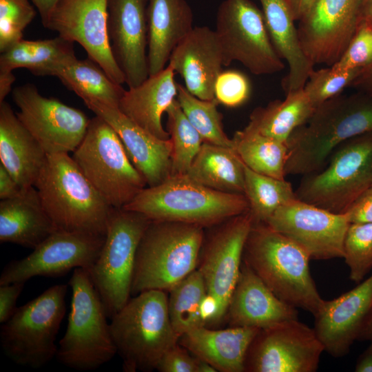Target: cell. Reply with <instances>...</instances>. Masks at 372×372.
<instances>
[{
  "label": "cell",
  "instance_id": "obj_3",
  "mask_svg": "<svg viewBox=\"0 0 372 372\" xmlns=\"http://www.w3.org/2000/svg\"><path fill=\"white\" fill-rule=\"evenodd\" d=\"M123 208L141 213L150 220L189 223L207 229L249 211V206L244 194L219 192L182 174L145 187Z\"/></svg>",
  "mask_w": 372,
  "mask_h": 372
},
{
  "label": "cell",
  "instance_id": "obj_36",
  "mask_svg": "<svg viewBox=\"0 0 372 372\" xmlns=\"http://www.w3.org/2000/svg\"><path fill=\"white\" fill-rule=\"evenodd\" d=\"M169 293V316L178 338L189 331L205 326L200 315V306L207 289L203 278L197 269Z\"/></svg>",
  "mask_w": 372,
  "mask_h": 372
},
{
  "label": "cell",
  "instance_id": "obj_8",
  "mask_svg": "<svg viewBox=\"0 0 372 372\" xmlns=\"http://www.w3.org/2000/svg\"><path fill=\"white\" fill-rule=\"evenodd\" d=\"M66 285H55L17 307L1 324L0 339L6 355L17 364L39 369L56 355L55 344L65 314Z\"/></svg>",
  "mask_w": 372,
  "mask_h": 372
},
{
  "label": "cell",
  "instance_id": "obj_7",
  "mask_svg": "<svg viewBox=\"0 0 372 372\" xmlns=\"http://www.w3.org/2000/svg\"><path fill=\"white\" fill-rule=\"evenodd\" d=\"M68 285L72 290L70 311L56 356L69 368L96 370L117 353L107 316L88 270L74 269Z\"/></svg>",
  "mask_w": 372,
  "mask_h": 372
},
{
  "label": "cell",
  "instance_id": "obj_52",
  "mask_svg": "<svg viewBox=\"0 0 372 372\" xmlns=\"http://www.w3.org/2000/svg\"><path fill=\"white\" fill-rule=\"evenodd\" d=\"M295 21H299L307 11L313 0H287Z\"/></svg>",
  "mask_w": 372,
  "mask_h": 372
},
{
  "label": "cell",
  "instance_id": "obj_39",
  "mask_svg": "<svg viewBox=\"0 0 372 372\" xmlns=\"http://www.w3.org/2000/svg\"><path fill=\"white\" fill-rule=\"evenodd\" d=\"M172 144L171 175L186 174L203 140L183 112L176 99L166 110Z\"/></svg>",
  "mask_w": 372,
  "mask_h": 372
},
{
  "label": "cell",
  "instance_id": "obj_47",
  "mask_svg": "<svg viewBox=\"0 0 372 372\" xmlns=\"http://www.w3.org/2000/svg\"><path fill=\"white\" fill-rule=\"evenodd\" d=\"M25 282H16L0 285V323L8 320L17 309V300L24 288Z\"/></svg>",
  "mask_w": 372,
  "mask_h": 372
},
{
  "label": "cell",
  "instance_id": "obj_14",
  "mask_svg": "<svg viewBox=\"0 0 372 372\" xmlns=\"http://www.w3.org/2000/svg\"><path fill=\"white\" fill-rule=\"evenodd\" d=\"M324 351L314 329L288 320L261 329L245 361L247 372H315Z\"/></svg>",
  "mask_w": 372,
  "mask_h": 372
},
{
  "label": "cell",
  "instance_id": "obj_50",
  "mask_svg": "<svg viewBox=\"0 0 372 372\" xmlns=\"http://www.w3.org/2000/svg\"><path fill=\"white\" fill-rule=\"evenodd\" d=\"M356 372H372V342L358 357L355 366Z\"/></svg>",
  "mask_w": 372,
  "mask_h": 372
},
{
  "label": "cell",
  "instance_id": "obj_41",
  "mask_svg": "<svg viewBox=\"0 0 372 372\" xmlns=\"http://www.w3.org/2000/svg\"><path fill=\"white\" fill-rule=\"evenodd\" d=\"M362 69L335 70L332 67L313 70L303 90L312 105L318 106L352 85Z\"/></svg>",
  "mask_w": 372,
  "mask_h": 372
},
{
  "label": "cell",
  "instance_id": "obj_16",
  "mask_svg": "<svg viewBox=\"0 0 372 372\" xmlns=\"http://www.w3.org/2000/svg\"><path fill=\"white\" fill-rule=\"evenodd\" d=\"M253 223L247 211L209 227L208 236L205 233L197 269L203 278L207 293L218 303L220 322L226 316L239 276L244 246Z\"/></svg>",
  "mask_w": 372,
  "mask_h": 372
},
{
  "label": "cell",
  "instance_id": "obj_18",
  "mask_svg": "<svg viewBox=\"0 0 372 372\" xmlns=\"http://www.w3.org/2000/svg\"><path fill=\"white\" fill-rule=\"evenodd\" d=\"M265 223L300 245L311 259L343 258L344 240L350 225L344 214L296 198L280 207Z\"/></svg>",
  "mask_w": 372,
  "mask_h": 372
},
{
  "label": "cell",
  "instance_id": "obj_48",
  "mask_svg": "<svg viewBox=\"0 0 372 372\" xmlns=\"http://www.w3.org/2000/svg\"><path fill=\"white\" fill-rule=\"evenodd\" d=\"M24 189L0 163V199L8 200L16 198Z\"/></svg>",
  "mask_w": 372,
  "mask_h": 372
},
{
  "label": "cell",
  "instance_id": "obj_10",
  "mask_svg": "<svg viewBox=\"0 0 372 372\" xmlns=\"http://www.w3.org/2000/svg\"><path fill=\"white\" fill-rule=\"evenodd\" d=\"M72 158L114 208H123L147 187L116 132L98 116L90 119L86 134Z\"/></svg>",
  "mask_w": 372,
  "mask_h": 372
},
{
  "label": "cell",
  "instance_id": "obj_53",
  "mask_svg": "<svg viewBox=\"0 0 372 372\" xmlns=\"http://www.w3.org/2000/svg\"><path fill=\"white\" fill-rule=\"evenodd\" d=\"M360 24L372 28V0H361Z\"/></svg>",
  "mask_w": 372,
  "mask_h": 372
},
{
  "label": "cell",
  "instance_id": "obj_30",
  "mask_svg": "<svg viewBox=\"0 0 372 372\" xmlns=\"http://www.w3.org/2000/svg\"><path fill=\"white\" fill-rule=\"evenodd\" d=\"M272 43L286 61L289 72L282 80L285 94L304 87L314 65L305 56L287 0H259Z\"/></svg>",
  "mask_w": 372,
  "mask_h": 372
},
{
  "label": "cell",
  "instance_id": "obj_21",
  "mask_svg": "<svg viewBox=\"0 0 372 372\" xmlns=\"http://www.w3.org/2000/svg\"><path fill=\"white\" fill-rule=\"evenodd\" d=\"M96 116L105 120L116 132L132 165L147 187L158 185L171 175L172 144L154 136L117 107L94 99L83 100Z\"/></svg>",
  "mask_w": 372,
  "mask_h": 372
},
{
  "label": "cell",
  "instance_id": "obj_43",
  "mask_svg": "<svg viewBox=\"0 0 372 372\" xmlns=\"http://www.w3.org/2000/svg\"><path fill=\"white\" fill-rule=\"evenodd\" d=\"M251 84L243 73L237 70L221 72L214 85V97L229 107L244 104L249 98Z\"/></svg>",
  "mask_w": 372,
  "mask_h": 372
},
{
  "label": "cell",
  "instance_id": "obj_34",
  "mask_svg": "<svg viewBox=\"0 0 372 372\" xmlns=\"http://www.w3.org/2000/svg\"><path fill=\"white\" fill-rule=\"evenodd\" d=\"M51 76L59 78L83 100L94 99L117 107L125 91L89 58H75L55 68Z\"/></svg>",
  "mask_w": 372,
  "mask_h": 372
},
{
  "label": "cell",
  "instance_id": "obj_45",
  "mask_svg": "<svg viewBox=\"0 0 372 372\" xmlns=\"http://www.w3.org/2000/svg\"><path fill=\"white\" fill-rule=\"evenodd\" d=\"M178 342L161 359L156 369L161 372H197L198 358Z\"/></svg>",
  "mask_w": 372,
  "mask_h": 372
},
{
  "label": "cell",
  "instance_id": "obj_37",
  "mask_svg": "<svg viewBox=\"0 0 372 372\" xmlns=\"http://www.w3.org/2000/svg\"><path fill=\"white\" fill-rule=\"evenodd\" d=\"M245 193L254 223H265L282 205L296 199L292 185L285 179L258 174L245 165Z\"/></svg>",
  "mask_w": 372,
  "mask_h": 372
},
{
  "label": "cell",
  "instance_id": "obj_24",
  "mask_svg": "<svg viewBox=\"0 0 372 372\" xmlns=\"http://www.w3.org/2000/svg\"><path fill=\"white\" fill-rule=\"evenodd\" d=\"M298 317L297 308L278 298L242 261L225 316L230 327L261 329Z\"/></svg>",
  "mask_w": 372,
  "mask_h": 372
},
{
  "label": "cell",
  "instance_id": "obj_42",
  "mask_svg": "<svg viewBox=\"0 0 372 372\" xmlns=\"http://www.w3.org/2000/svg\"><path fill=\"white\" fill-rule=\"evenodd\" d=\"M29 0H0V52L23 39V32L35 17Z\"/></svg>",
  "mask_w": 372,
  "mask_h": 372
},
{
  "label": "cell",
  "instance_id": "obj_28",
  "mask_svg": "<svg viewBox=\"0 0 372 372\" xmlns=\"http://www.w3.org/2000/svg\"><path fill=\"white\" fill-rule=\"evenodd\" d=\"M175 72L167 65L157 74L136 87H129L120 100L118 108L139 126L163 140L170 138L163 128V113L176 99Z\"/></svg>",
  "mask_w": 372,
  "mask_h": 372
},
{
  "label": "cell",
  "instance_id": "obj_44",
  "mask_svg": "<svg viewBox=\"0 0 372 372\" xmlns=\"http://www.w3.org/2000/svg\"><path fill=\"white\" fill-rule=\"evenodd\" d=\"M372 63V28L360 24L347 49L333 64L335 70L363 69Z\"/></svg>",
  "mask_w": 372,
  "mask_h": 372
},
{
  "label": "cell",
  "instance_id": "obj_19",
  "mask_svg": "<svg viewBox=\"0 0 372 372\" xmlns=\"http://www.w3.org/2000/svg\"><path fill=\"white\" fill-rule=\"evenodd\" d=\"M107 0H59L43 26L59 36L77 42L88 58L115 83L125 77L113 56L107 33Z\"/></svg>",
  "mask_w": 372,
  "mask_h": 372
},
{
  "label": "cell",
  "instance_id": "obj_40",
  "mask_svg": "<svg viewBox=\"0 0 372 372\" xmlns=\"http://www.w3.org/2000/svg\"><path fill=\"white\" fill-rule=\"evenodd\" d=\"M343 249L350 279L358 285L372 269V223H350Z\"/></svg>",
  "mask_w": 372,
  "mask_h": 372
},
{
  "label": "cell",
  "instance_id": "obj_25",
  "mask_svg": "<svg viewBox=\"0 0 372 372\" xmlns=\"http://www.w3.org/2000/svg\"><path fill=\"white\" fill-rule=\"evenodd\" d=\"M48 155L10 105L0 103V163L24 189L34 185Z\"/></svg>",
  "mask_w": 372,
  "mask_h": 372
},
{
  "label": "cell",
  "instance_id": "obj_35",
  "mask_svg": "<svg viewBox=\"0 0 372 372\" xmlns=\"http://www.w3.org/2000/svg\"><path fill=\"white\" fill-rule=\"evenodd\" d=\"M233 147L251 170L278 179H285L287 143L266 136L246 126L231 138Z\"/></svg>",
  "mask_w": 372,
  "mask_h": 372
},
{
  "label": "cell",
  "instance_id": "obj_4",
  "mask_svg": "<svg viewBox=\"0 0 372 372\" xmlns=\"http://www.w3.org/2000/svg\"><path fill=\"white\" fill-rule=\"evenodd\" d=\"M58 229L105 236L112 207L69 154L48 155L34 185Z\"/></svg>",
  "mask_w": 372,
  "mask_h": 372
},
{
  "label": "cell",
  "instance_id": "obj_27",
  "mask_svg": "<svg viewBox=\"0 0 372 372\" xmlns=\"http://www.w3.org/2000/svg\"><path fill=\"white\" fill-rule=\"evenodd\" d=\"M149 76L163 70L176 45L193 29L185 0H149L147 10Z\"/></svg>",
  "mask_w": 372,
  "mask_h": 372
},
{
  "label": "cell",
  "instance_id": "obj_26",
  "mask_svg": "<svg viewBox=\"0 0 372 372\" xmlns=\"http://www.w3.org/2000/svg\"><path fill=\"white\" fill-rule=\"evenodd\" d=\"M259 330L245 327L214 330L203 326L182 335L178 342L217 371L243 372L247 351Z\"/></svg>",
  "mask_w": 372,
  "mask_h": 372
},
{
  "label": "cell",
  "instance_id": "obj_22",
  "mask_svg": "<svg viewBox=\"0 0 372 372\" xmlns=\"http://www.w3.org/2000/svg\"><path fill=\"white\" fill-rule=\"evenodd\" d=\"M371 309L372 275L339 297L324 300L313 316V329L324 351L336 358L347 355Z\"/></svg>",
  "mask_w": 372,
  "mask_h": 372
},
{
  "label": "cell",
  "instance_id": "obj_12",
  "mask_svg": "<svg viewBox=\"0 0 372 372\" xmlns=\"http://www.w3.org/2000/svg\"><path fill=\"white\" fill-rule=\"evenodd\" d=\"M215 31L224 66L238 61L255 75L273 74L284 69L262 10L251 0L223 1L218 9Z\"/></svg>",
  "mask_w": 372,
  "mask_h": 372
},
{
  "label": "cell",
  "instance_id": "obj_23",
  "mask_svg": "<svg viewBox=\"0 0 372 372\" xmlns=\"http://www.w3.org/2000/svg\"><path fill=\"white\" fill-rule=\"evenodd\" d=\"M168 65L182 76L191 94L202 100L214 99L215 82L224 66L216 31L194 27L173 50Z\"/></svg>",
  "mask_w": 372,
  "mask_h": 372
},
{
  "label": "cell",
  "instance_id": "obj_32",
  "mask_svg": "<svg viewBox=\"0 0 372 372\" xmlns=\"http://www.w3.org/2000/svg\"><path fill=\"white\" fill-rule=\"evenodd\" d=\"M244 167L234 147L203 143L186 174L209 188L244 194Z\"/></svg>",
  "mask_w": 372,
  "mask_h": 372
},
{
  "label": "cell",
  "instance_id": "obj_29",
  "mask_svg": "<svg viewBox=\"0 0 372 372\" xmlns=\"http://www.w3.org/2000/svg\"><path fill=\"white\" fill-rule=\"evenodd\" d=\"M76 58L73 42L60 36L45 40L21 39L0 56V103L12 90V71L25 68L37 76H51L60 65Z\"/></svg>",
  "mask_w": 372,
  "mask_h": 372
},
{
  "label": "cell",
  "instance_id": "obj_38",
  "mask_svg": "<svg viewBox=\"0 0 372 372\" xmlns=\"http://www.w3.org/2000/svg\"><path fill=\"white\" fill-rule=\"evenodd\" d=\"M177 90L176 100L188 121L202 137L203 143L233 147L232 139L224 131L223 115L217 109L219 104L217 100L215 98L202 100L178 83Z\"/></svg>",
  "mask_w": 372,
  "mask_h": 372
},
{
  "label": "cell",
  "instance_id": "obj_51",
  "mask_svg": "<svg viewBox=\"0 0 372 372\" xmlns=\"http://www.w3.org/2000/svg\"><path fill=\"white\" fill-rule=\"evenodd\" d=\"M32 1L37 7L40 14L43 25L46 22L50 12L59 0H32Z\"/></svg>",
  "mask_w": 372,
  "mask_h": 372
},
{
  "label": "cell",
  "instance_id": "obj_17",
  "mask_svg": "<svg viewBox=\"0 0 372 372\" xmlns=\"http://www.w3.org/2000/svg\"><path fill=\"white\" fill-rule=\"evenodd\" d=\"M361 0H313L297 27L302 49L313 65L341 57L360 24Z\"/></svg>",
  "mask_w": 372,
  "mask_h": 372
},
{
  "label": "cell",
  "instance_id": "obj_9",
  "mask_svg": "<svg viewBox=\"0 0 372 372\" xmlns=\"http://www.w3.org/2000/svg\"><path fill=\"white\" fill-rule=\"evenodd\" d=\"M372 185V131L339 145L320 170L303 176L295 191L298 200L342 214Z\"/></svg>",
  "mask_w": 372,
  "mask_h": 372
},
{
  "label": "cell",
  "instance_id": "obj_13",
  "mask_svg": "<svg viewBox=\"0 0 372 372\" xmlns=\"http://www.w3.org/2000/svg\"><path fill=\"white\" fill-rule=\"evenodd\" d=\"M17 116L47 155L73 152L83 140L90 119L81 110L40 94L32 84L12 91Z\"/></svg>",
  "mask_w": 372,
  "mask_h": 372
},
{
  "label": "cell",
  "instance_id": "obj_49",
  "mask_svg": "<svg viewBox=\"0 0 372 372\" xmlns=\"http://www.w3.org/2000/svg\"><path fill=\"white\" fill-rule=\"evenodd\" d=\"M352 86L372 96V63L362 70Z\"/></svg>",
  "mask_w": 372,
  "mask_h": 372
},
{
  "label": "cell",
  "instance_id": "obj_1",
  "mask_svg": "<svg viewBox=\"0 0 372 372\" xmlns=\"http://www.w3.org/2000/svg\"><path fill=\"white\" fill-rule=\"evenodd\" d=\"M371 131L372 96L360 92L326 101L289 136L286 176H304L322 169L342 143Z\"/></svg>",
  "mask_w": 372,
  "mask_h": 372
},
{
  "label": "cell",
  "instance_id": "obj_55",
  "mask_svg": "<svg viewBox=\"0 0 372 372\" xmlns=\"http://www.w3.org/2000/svg\"><path fill=\"white\" fill-rule=\"evenodd\" d=\"M217 371L207 362L198 358L197 372H216Z\"/></svg>",
  "mask_w": 372,
  "mask_h": 372
},
{
  "label": "cell",
  "instance_id": "obj_6",
  "mask_svg": "<svg viewBox=\"0 0 372 372\" xmlns=\"http://www.w3.org/2000/svg\"><path fill=\"white\" fill-rule=\"evenodd\" d=\"M110 332L127 372L156 369L163 355L178 342L168 312L165 291L141 292L112 318Z\"/></svg>",
  "mask_w": 372,
  "mask_h": 372
},
{
  "label": "cell",
  "instance_id": "obj_20",
  "mask_svg": "<svg viewBox=\"0 0 372 372\" xmlns=\"http://www.w3.org/2000/svg\"><path fill=\"white\" fill-rule=\"evenodd\" d=\"M149 0H107V33L113 56L129 87L149 76Z\"/></svg>",
  "mask_w": 372,
  "mask_h": 372
},
{
  "label": "cell",
  "instance_id": "obj_5",
  "mask_svg": "<svg viewBox=\"0 0 372 372\" xmlns=\"http://www.w3.org/2000/svg\"><path fill=\"white\" fill-rule=\"evenodd\" d=\"M205 228L189 223L151 220L138 243L131 295L169 292L197 269Z\"/></svg>",
  "mask_w": 372,
  "mask_h": 372
},
{
  "label": "cell",
  "instance_id": "obj_11",
  "mask_svg": "<svg viewBox=\"0 0 372 372\" xmlns=\"http://www.w3.org/2000/svg\"><path fill=\"white\" fill-rule=\"evenodd\" d=\"M143 214L113 208L101 253L88 271L112 318L130 300L135 257L140 240L150 223Z\"/></svg>",
  "mask_w": 372,
  "mask_h": 372
},
{
  "label": "cell",
  "instance_id": "obj_31",
  "mask_svg": "<svg viewBox=\"0 0 372 372\" xmlns=\"http://www.w3.org/2000/svg\"><path fill=\"white\" fill-rule=\"evenodd\" d=\"M56 229L35 187L0 202V241L34 249Z\"/></svg>",
  "mask_w": 372,
  "mask_h": 372
},
{
  "label": "cell",
  "instance_id": "obj_54",
  "mask_svg": "<svg viewBox=\"0 0 372 372\" xmlns=\"http://www.w3.org/2000/svg\"><path fill=\"white\" fill-rule=\"evenodd\" d=\"M358 340L372 342V309L364 324Z\"/></svg>",
  "mask_w": 372,
  "mask_h": 372
},
{
  "label": "cell",
  "instance_id": "obj_33",
  "mask_svg": "<svg viewBox=\"0 0 372 372\" xmlns=\"http://www.w3.org/2000/svg\"><path fill=\"white\" fill-rule=\"evenodd\" d=\"M303 88L286 94L251 113L247 127L266 136L287 143L289 136L304 125L315 110Z\"/></svg>",
  "mask_w": 372,
  "mask_h": 372
},
{
  "label": "cell",
  "instance_id": "obj_46",
  "mask_svg": "<svg viewBox=\"0 0 372 372\" xmlns=\"http://www.w3.org/2000/svg\"><path fill=\"white\" fill-rule=\"evenodd\" d=\"M342 214L350 223H372V185L358 196Z\"/></svg>",
  "mask_w": 372,
  "mask_h": 372
},
{
  "label": "cell",
  "instance_id": "obj_2",
  "mask_svg": "<svg viewBox=\"0 0 372 372\" xmlns=\"http://www.w3.org/2000/svg\"><path fill=\"white\" fill-rule=\"evenodd\" d=\"M310 260L307 251L286 236L265 223H253L242 261L278 298L314 316L324 300L311 275Z\"/></svg>",
  "mask_w": 372,
  "mask_h": 372
},
{
  "label": "cell",
  "instance_id": "obj_15",
  "mask_svg": "<svg viewBox=\"0 0 372 372\" xmlns=\"http://www.w3.org/2000/svg\"><path fill=\"white\" fill-rule=\"evenodd\" d=\"M105 236L56 229L27 256L10 261L0 285L25 282L36 276L58 277L72 269L90 270L96 261Z\"/></svg>",
  "mask_w": 372,
  "mask_h": 372
}]
</instances>
